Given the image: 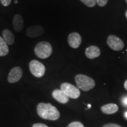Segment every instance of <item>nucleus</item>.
<instances>
[{"instance_id":"obj_10","label":"nucleus","mask_w":127,"mask_h":127,"mask_svg":"<svg viewBox=\"0 0 127 127\" xmlns=\"http://www.w3.org/2000/svg\"><path fill=\"white\" fill-rule=\"evenodd\" d=\"M52 95L55 99L61 104H66L69 101V98L61 90H55L52 92Z\"/></svg>"},{"instance_id":"obj_21","label":"nucleus","mask_w":127,"mask_h":127,"mask_svg":"<svg viewBox=\"0 0 127 127\" xmlns=\"http://www.w3.org/2000/svg\"><path fill=\"white\" fill-rule=\"evenodd\" d=\"M32 127H48L47 125H46L44 124H41V123H37L35 124L32 125Z\"/></svg>"},{"instance_id":"obj_20","label":"nucleus","mask_w":127,"mask_h":127,"mask_svg":"<svg viewBox=\"0 0 127 127\" xmlns=\"http://www.w3.org/2000/svg\"><path fill=\"white\" fill-rule=\"evenodd\" d=\"M102 127H123L120 126V125L117 124L111 123V124H107L104 125Z\"/></svg>"},{"instance_id":"obj_12","label":"nucleus","mask_w":127,"mask_h":127,"mask_svg":"<svg viewBox=\"0 0 127 127\" xmlns=\"http://www.w3.org/2000/svg\"><path fill=\"white\" fill-rule=\"evenodd\" d=\"M13 27L15 31L21 32L24 28V20L22 16L20 14H17L13 18Z\"/></svg>"},{"instance_id":"obj_7","label":"nucleus","mask_w":127,"mask_h":127,"mask_svg":"<svg viewBox=\"0 0 127 127\" xmlns=\"http://www.w3.org/2000/svg\"><path fill=\"white\" fill-rule=\"evenodd\" d=\"M23 76V71L19 66H16L12 68L9 73L8 81L10 83H15L18 82Z\"/></svg>"},{"instance_id":"obj_28","label":"nucleus","mask_w":127,"mask_h":127,"mask_svg":"<svg viewBox=\"0 0 127 127\" xmlns=\"http://www.w3.org/2000/svg\"><path fill=\"white\" fill-rule=\"evenodd\" d=\"M125 1H126V2L127 3V0H125Z\"/></svg>"},{"instance_id":"obj_4","label":"nucleus","mask_w":127,"mask_h":127,"mask_svg":"<svg viewBox=\"0 0 127 127\" xmlns=\"http://www.w3.org/2000/svg\"><path fill=\"white\" fill-rule=\"evenodd\" d=\"M61 90L68 98L77 99L81 95L80 91L78 87L68 82H64L61 85Z\"/></svg>"},{"instance_id":"obj_9","label":"nucleus","mask_w":127,"mask_h":127,"mask_svg":"<svg viewBox=\"0 0 127 127\" xmlns=\"http://www.w3.org/2000/svg\"><path fill=\"white\" fill-rule=\"evenodd\" d=\"M44 32V29L40 25L30 27L26 30V34L28 37L36 38L42 35Z\"/></svg>"},{"instance_id":"obj_16","label":"nucleus","mask_w":127,"mask_h":127,"mask_svg":"<svg viewBox=\"0 0 127 127\" xmlns=\"http://www.w3.org/2000/svg\"><path fill=\"white\" fill-rule=\"evenodd\" d=\"M82 3L88 7H94L96 4V0H80Z\"/></svg>"},{"instance_id":"obj_19","label":"nucleus","mask_w":127,"mask_h":127,"mask_svg":"<svg viewBox=\"0 0 127 127\" xmlns=\"http://www.w3.org/2000/svg\"><path fill=\"white\" fill-rule=\"evenodd\" d=\"M1 1V4L5 7H7L10 5L11 2V0H0Z\"/></svg>"},{"instance_id":"obj_6","label":"nucleus","mask_w":127,"mask_h":127,"mask_svg":"<svg viewBox=\"0 0 127 127\" xmlns=\"http://www.w3.org/2000/svg\"><path fill=\"white\" fill-rule=\"evenodd\" d=\"M107 42L108 45L110 47V48L114 51H121L124 47V43L123 40L114 35L108 36Z\"/></svg>"},{"instance_id":"obj_24","label":"nucleus","mask_w":127,"mask_h":127,"mask_svg":"<svg viewBox=\"0 0 127 127\" xmlns=\"http://www.w3.org/2000/svg\"><path fill=\"white\" fill-rule=\"evenodd\" d=\"M125 118H127V112H125Z\"/></svg>"},{"instance_id":"obj_23","label":"nucleus","mask_w":127,"mask_h":127,"mask_svg":"<svg viewBox=\"0 0 127 127\" xmlns=\"http://www.w3.org/2000/svg\"><path fill=\"white\" fill-rule=\"evenodd\" d=\"M124 88L125 90L127 91V79L126 81H125V82H124Z\"/></svg>"},{"instance_id":"obj_11","label":"nucleus","mask_w":127,"mask_h":127,"mask_svg":"<svg viewBox=\"0 0 127 127\" xmlns=\"http://www.w3.org/2000/svg\"><path fill=\"white\" fill-rule=\"evenodd\" d=\"M85 55L89 59H94L101 54V51L98 47L95 45L90 46L87 48L85 52Z\"/></svg>"},{"instance_id":"obj_27","label":"nucleus","mask_w":127,"mask_h":127,"mask_svg":"<svg viewBox=\"0 0 127 127\" xmlns=\"http://www.w3.org/2000/svg\"><path fill=\"white\" fill-rule=\"evenodd\" d=\"M15 4H17V3H18V1H17V0H16V1H15Z\"/></svg>"},{"instance_id":"obj_25","label":"nucleus","mask_w":127,"mask_h":127,"mask_svg":"<svg viewBox=\"0 0 127 127\" xmlns=\"http://www.w3.org/2000/svg\"><path fill=\"white\" fill-rule=\"evenodd\" d=\"M125 17H126V18H127V11H126V12H125Z\"/></svg>"},{"instance_id":"obj_26","label":"nucleus","mask_w":127,"mask_h":127,"mask_svg":"<svg viewBox=\"0 0 127 127\" xmlns=\"http://www.w3.org/2000/svg\"><path fill=\"white\" fill-rule=\"evenodd\" d=\"M88 108H91V105L90 104H88Z\"/></svg>"},{"instance_id":"obj_13","label":"nucleus","mask_w":127,"mask_h":127,"mask_svg":"<svg viewBox=\"0 0 127 127\" xmlns=\"http://www.w3.org/2000/svg\"><path fill=\"white\" fill-rule=\"evenodd\" d=\"M118 110V107L115 104H106L101 107V111L105 114H113L117 112Z\"/></svg>"},{"instance_id":"obj_18","label":"nucleus","mask_w":127,"mask_h":127,"mask_svg":"<svg viewBox=\"0 0 127 127\" xmlns=\"http://www.w3.org/2000/svg\"><path fill=\"white\" fill-rule=\"evenodd\" d=\"M96 4L99 7H104L107 4L108 0H96Z\"/></svg>"},{"instance_id":"obj_22","label":"nucleus","mask_w":127,"mask_h":127,"mask_svg":"<svg viewBox=\"0 0 127 127\" xmlns=\"http://www.w3.org/2000/svg\"><path fill=\"white\" fill-rule=\"evenodd\" d=\"M122 103L125 107H127V96L123 97V99H122Z\"/></svg>"},{"instance_id":"obj_2","label":"nucleus","mask_w":127,"mask_h":127,"mask_svg":"<svg viewBox=\"0 0 127 127\" xmlns=\"http://www.w3.org/2000/svg\"><path fill=\"white\" fill-rule=\"evenodd\" d=\"M75 80L78 88L84 91H88L94 88L95 82L92 78L84 74H78Z\"/></svg>"},{"instance_id":"obj_14","label":"nucleus","mask_w":127,"mask_h":127,"mask_svg":"<svg viewBox=\"0 0 127 127\" xmlns=\"http://www.w3.org/2000/svg\"><path fill=\"white\" fill-rule=\"evenodd\" d=\"M3 38L8 45H12L14 42V35L13 33L10 30L5 29L2 32Z\"/></svg>"},{"instance_id":"obj_5","label":"nucleus","mask_w":127,"mask_h":127,"mask_svg":"<svg viewBox=\"0 0 127 127\" xmlns=\"http://www.w3.org/2000/svg\"><path fill=\"white\" fill-rule=\"evenodd\" d=\"M31 74L35 77L41 78L44 76L45 72V67L43 64L37 61L32 60L29 64Z\"/></svg>"},{"instance_id":"obj_8","label":"nucleus","mask_w":127,"mask_h":127,"mask_svg":"<svg viewBox=\"0 0 127 127\" xmlns=\"http://www.w3.org/2000/svg\"><path fill=\"white\" fill-rule=\"evenodd\" d=\"M81 36L77 32H72L68 36V44L72 48H78L81 44Z\"/></svg>"},{"instance_id":"obj_17","label":"nucleus","mask_w":127,"mask_h":127,"mask_svg":"<svg viewBox=\"0 0 127 127\" xmlns=\"http://www.w3.org/2000/svg\"><path fill=\"white\" fill-rule=\"evenodd\" d=\"M67 127H84V125L79 121H74L69 124Z\"/></svg>"},{"instance_id":"obj_15","label":"nucleus","mask_w":127,"mask_h":127,"mask_svg":"<svg viewBox=\"0 0 127 127\" xmlns=\"http://www.w3.org/2000/svg\"><path fill=\"white\" fill-rule=\"evenodd\" d=\"M9 52L8 44L3 38L0 36V57L7 55Z\"/></svg>"},{"instance_id":"obj_1","label":"nucleus","mask_w":127,"mask_h":127,"mask_svg":"<svg viewBox=\"0 0 127 127\" xmlns=\"http://www.w3.org/2000/svg\"><path fill=\"white\" fill-rule=\"evenodd\" d=\"M36 111L39 117L45 120L55 121L60 117V113L57 108L50 103H39Z\"/></svg>"},{"instance_id":"obj_3","label":"nucleus","mask_w":127,"mask_h":127,"mask_svg":"<svg viewBox=\"0 0 127 127\" xmlns=\"http://www.w3.org/2000/svg\"><path fill=\"white\" fill-rule=\"evenodd\" d=\"M35 55L41 59H46L51 56L52 53V48L47 41H42L36 44L34 48Z\"/></svg>"}]
</instances>
